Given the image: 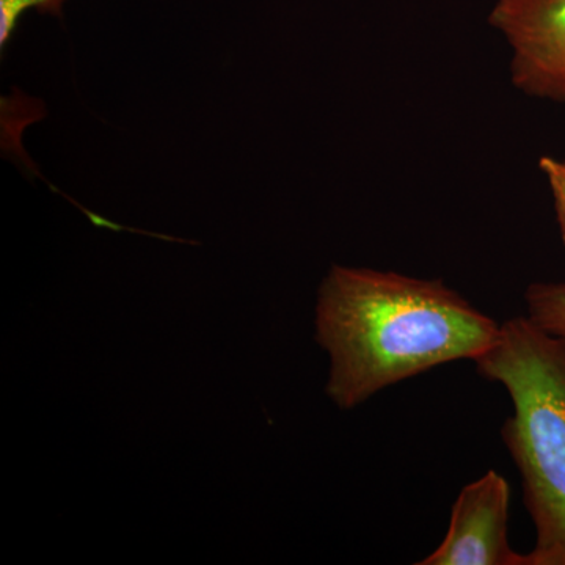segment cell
Masks as SVG:
<instances>
[{
  "mask_svg": "<svg viewBox=\"0 0 565 565\" xmlns=\"http://www.w3.org/2000/svg\"><path fill=\"white\" fill-rule=\"evenodd\" d=\"M527 318L546 333L565 338V282H534L525 296Z\"/></svg>",
  "mask_w": 565,
  "mask_h": 565,
  "instance_id": "cell-5",
  "label": "cell"
},
{
  "mask_svg": "<svg viewBox=\"0 0 565 565\" xmlns=\"http://www.w3.org/2000/svg\"><path fill=\"white\" fill-rule=\"evenodd\" d=\"M539 169L544 172L546 182L552 189L561 239L565 245V159L557 161V159L546 156L539 162Z\"/></svg>",
  "mask_w": 565,
  "mask_h": 565,
  "instance_id": "cell-7",
  "label": "cell"
},
{
  "mask_svg": "<svg viewBox=\"0 0 565 565\" xmlns=\"http://www.w3.org/2000/svg\"><path fill=\"white\" fill-rule=\"evenodd\" d=\"M501 323L440 280L333 266L319 289L316 340L330 353L340 408L456 360H475Z\"/></svg>",
  "mask_w": 565,
  "mask_h": 565,
  "instance_id": "cell-1",
  "label": "cell"
},
{
  "mask_svg": "<svg viewBox=\"0 0 565 565\" xmlns=\"http://www.w3.org/2000/svg\"><path fill=\"white\" fill-rule=\"evenodd\" d=\"M65 0H0V44L6 46L25 10L36 9L44 13H61Z\"/></svg>",
  "mask_w": 565,
  "mask_h": 565,
  "instance_id": "cell-6",
  "label": "cell"
},
{
  "mask_svg": "<svg viewBox=\"0 0 565 565\" xmlns=\"http://www.w3.org/2000/svg\"><path fill=\"white\" fill-rule=\"evenodd\" d=\"M490 24L514 51L515 87L534 98L565 103V0H498Z\"/></svg>",
  "mask_w": 565,
  "mask_h": 565,
  "instance_id": "cell-3",
  "label": "cell"
},
{
  "mask_svg": "<svg viewBox=\"0 0 565 565\" xmlns=\"http://www.w3.org/2000/svg\"><path fill=\"white\" fill-rule=\"evenodd\" d=\"M511 487L497 471L465 486L444 542L419 565H527L509 544Z\"/></svg>",
  "mask_w": 565,
  "mask_h": 565,
  "instance_id": "cell-4",
  "label": "cell"
},
{
  "mask_svg": "<svg viewBox=\"0 0 565 565\" xmlns=\"http://www.w3.org/2000/svg\"><path fill=\"white\" fill-rule=\"evenodd\" d=\"M508 390L514 415L503 440L522 476L523 501L535 526L527 565H565V338L530 318L501 323L497 340L473 360Z\"/></svg>",
  "mask_w": 565,
  "mask_h": 565,
  "instance_id": "cell-2",
  "label": "cell"
}]
</instances>
